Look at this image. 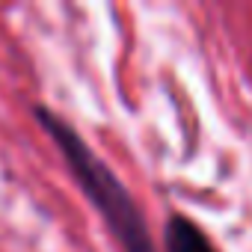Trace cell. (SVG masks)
Returning <instances> with one entry per match:
<instances>
[{
	"label": "cell",
	"instance_id": "1",
	"mask_svg": "<svg viewBox=\"0 0 252 252\" xmlns=\"http://www.w3.org/2000/svg\"><path fill=\"white\" fill-rule=\"evenodd\" d=\"M33 116L45 128V134L54 140L57 152L68 163V172L77 181L80 193L101 214V220L107 222V228L119 240V246L125 252H158L155 237L149 231V222H146L140 205L134 202L131 190L92 152V146L77 134L74 125L68 119H63L60 113L42 107V104L33 107Z\"/></svg>",
	"mask_w": 252,
	"mask_h": 252
},
{
	"label": "cell",
	"instance_id": "2",
	"mask_svg": "<svg viewBox=\"0 0 252 252\" xmlns=\"http://www.w3.org/2000/svg\"><path fill=\"white\" fill-rule=\"evenodd\" d=\"M163 252H220L208 231L187 214H169L163 222Z\"/></svg>",
	"mask_w": 252,
	"mask_h": 252
}]
</instances>
